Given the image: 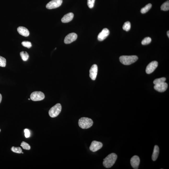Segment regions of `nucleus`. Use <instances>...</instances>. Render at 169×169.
I'll return each instance as SVG.
<instances>
[{
    "instance_id": "obj_1",
    "label": "nucleus",
    "mask_w": 169,
    "mask_h": 169,
    "mask_svg": "<svg viewBox=\"0 0 169 169\" xmlns=\"http://www.w3.org/2000/svg\"><path fill=\"white\" fill-rule=\"evenodd\" d=\"M117 157V155L115 153L109 154L103 159V164L104 167L107 168H111L116 162Z\"/></svg>"
},
{
    "instance_id": "obj_2",
    "label": "nucleus",
    "mask_w": 169,
    "mask_h": 169,
    "mask_svg": "<svg viewBox=\"0 0 169 169\" xmlns=\"http://www.w3.org/2000/svg\"><path fill=\"white\" fill-rule=\"evenodd\" d=\"M138 58L136 56H123L120 57L119 60L121 63L125 65H129L135 63Z\"/></svg>"
},
{
    "instance_id": "obj_3",
    "label": "nucleus",
    "mask_w": 169,
    "mask_h": 169,
    "mask_svg": "<svg viewBox=\"0 0 169 169\" xmlns=\"http://www.w3.org/2000/svg\"><path fill=\"white\" fill-rule=\"evenodd\" d=\"M93 124L92 120L89 118H81L79 120V126L82 129H89L92 126Z\"/></svg>"
},
{
    "instance_id": "obj_4",
    "label": "nucleus",
    "mask_w": 169,
    "mask_h": 169,
    "mask_svg": "<svg viewBox=\"0 0 169 169\" xmlns=\"http://www.w3.org/2000/svg\"><path fill=\"white\" fill-rule=\"evenodd\" d=\"M62 107L61 104L57 103L52 107L49 110V114L52 118L56 117L60 113Z\"/></svg>"
},
{
    "instance_id": "obj_5",
    "label": "nucleus",
    "mask_w": 169,
    "mask_h": 169,
    "mask_svg": "<svg viewBox=\"0 0 169 169\" xmlns=\"http://www.w3.org/2000/svg\"><path fill=\"white\" fill-rule=\"evenodd\" d=\"M45 97V95L42 92L39 91H34L31 94L30 96L31 99L34 101L43 100Z\"/></svg>"
},
{
    "instance_id": "obj_6",
    "label": "nucleus",
    "mask_w": 169,
    "mask_h": 169,
    "mask_svg": "<svg viewBox=\"0 0 169 169\" xmlns=\"http://www.w3.org/2000/svg\"><path fill=\"white\" fill-rule=\"evenodd\" d=\"M62 0H52L46 4L47 9H52L59 7L62 4Z\"/></svg>"
},
{
    "instance_id": "obj_7",
    "label": "nucleus",
    "mask_w": 169,
    "mask_h": 169,
    "mask_svg": "<svg viewBox=\"0 0 169 169\" xmlns=\"http://www.w3.org/2000/svg\"><path fill=\"white\" fill-rule=\"evenodd\" d=\"M102 146V144L101 142L94 141L90 147V149L92 152H95L101 149Z\"/></svg>"
},
{
    "instance_id": "obj_8",
    "label": "nucleus",
    "mask_w": 169,
    "mask_h": 169,
    "mask_svg": "<svg viewBox=\"0 0 169 169\" xmlns=\"http://www.w3.org/2000/svg\"><path fill=\"white\" fill-rule=\"evenodd\" d=\"M158 65V63L157 61H153L150 63L147 66L146 72L147 74H150L154 72Z\"/></svg>"
},
{
    "instance_id": "obj_9",
    "label": "nucleus",
    "mask_w": 169,
    "mask_h": 169,
    "mask_svg": "<svg viewBox=\"0 0 169 169\" xmlns=\"http://www.w3.org/2000/svg\"><path fill=\"white\" fill-rule=\"evenodd\" d=\"M77 34L74 33H71L66 36L64 39V43L69 44L75 41L77 39Z\"/></svg>"
},
{
    "instance_id": "obj_10",
    "label": "nucleus",
    "mask_w": 169,
    "mask_h": 169,
    "mask_svg": "<svg viewBox=\"0 0 169 169\" xmlns=\"http://www.w3.org/2000/svg\"><path fill=\"white\" fill-rule=\"evenodd\" d=\"M98 72V67L97 65L94 64L91 68L89 71L90 77L91 79L95 80L97 77Z\"/></svg>"
},
{
    "instance_id": "obj_11",
    "label": "nucleus",
    "mask_w": 169,
    "mask_h": 169,
    "mask_svg": "<svg viewBox=\"0 0 169 169\" xmlns=\"http://www.w3.org/2000/svg\"><path fill=\"white\" fill-rule=\"evenodd\" d=\"M110 34V31L107 28H104L98 35L97 39L99 41H102L106 38Z\"/></svg>"
},
{
    "instance_id": "obj_12",
    "label": "nucleus",
    "mask_w": 169,
    "mask_h": 169,
    "mask_svg": "<svg viewBox=\"0 0 169 169\" xmlns=\"http://www.w3.org/2000/svg\"><path fill=\"white\" fill-rule=\"evenodd\" d=\"M130 162L132 168L134 169H138L140 162V159L138 156L135 155L131 159Z\"/></svg>"
},
{
    "instance_id": "obj_13",
    "label": "nucleus",
    "mask_w": 169,
    "mask_h": 169,
    "mask_svg": "<svg viewBox=\"0 0 169 169\" xmlns=\"http://www.w3.org/2000/svg\"><path fill=\"white\" fill-rule=\"evenodd\" d=\"M168 88V84L166 83H164L160 84L155 85L154 89L159 92H164Z\"/></svg>"
},
{
    "instance_id": "obj_14",
    "label": "nucleus",
    "mask_w": 169,
    "mask_h": 169,
    "mask_svg": "<svg viewBox=\"0 0 169 169\" xmlns=\"http://www.w3.org/2000/svg\"><path fill=\"white\" fill-rule=\"evenodd\" d=\"M17 31L19 34L22 36L27 37L29 36L30 32L29 30L26 27L23 26H20L17 28Z\"/></svg>"
},
{
    "instance_id": "obj_15",
    "label": "nucleus",
    "mask_w": 169,
    "mask_h": 169,
    "mask_svg": "<svg viewBox=\"0 0 169 169\" xmlns=\"http://www.w3.org/2000/svg\"><path fill=\"white\" fill-rule=\"evenodd\" d=\"M74 17V14L72 13L66 14L61 19V21L62 22L67 23L72 21Z\"/></svg>"
},
{
    "instance_id": "obj_16",
    "label": "nucleus",
    "mask_w": 169,
    "mask_h": 169,
    "mask_svg": "<svg viewBox=\"0 0 169 169\" xmlns=\"http://www.w3.org/2000/svg\"><path fill=\"white\" fill-rule=\"evenodd\" d=\"M159 149L158 146L155 145L154 147V151L152 155V159L153 161H155L158 157Z\"/></svg>"
},
{
    "instance_id": "obj_17",
    "label": "nucleus",
    "mask_w": 169,
    "mask_h": 169,
    "mask_svg": "<svg viewBox=\"0 0 169 169\" xmlns=\"http://www.w3.org/2000/svg\"><path fill=\"white\" fill-rule=\"evenodd\" d=\"M20 55L23 61H27L29 59V55L26 52L23 51L20 52Z\"/></svg>"
},
{
    "instance_id": "obj_18",
    "label": "nucleus",
    "mask_w": 169,
    "mask_h": 169,
    "mask_svg": "<svg viewBox=\"0 0 169 169\" xmlns=\"http://www.w3.org/2000/svg\"><path fill=\"white\" fill-rule=\"evenodd\" d=\"M151 7H152V5L151 4H147L141 10V12L142 14L146 13L151 9Z\"/></svg>"
},
{
    "instance_id": "obj_19",
    "label": "nucleus",
    "mask_w": 169,
    "mask_h": 169,
    "mask_svg": "<svg viewBox=\"0 0 169 169\" xmlns=\"http://www.w3.org/2000/svg\"><path fill=\"white\" fill-rule=\"evenodd\" d=\"M166 78L165 77L156 79L154 81V83L155 85L160 84L162 83H165Z\"/></svg>"
},
{
    "instance_id": "obj_20",
    "label": "nucleus",
    "mask_w": 169,
    "mask_h": 169,
    "mask_svg": "<svg viewBox=\"0 0 169 169\" xmlns=\"http://www.w3.org/2000/svg\"><path fill=\"white\" fill-rule=\"evenodd\" d=\"M161 9L162 10L166 11L169 10V1L166 2L162 4L161 7Z\"/></svg>"
},
{
    "instance_id": "obj_21",
    "label": "nucleus",
    "mask_w": 169,
    "mask_h": 169,
    "mask_svg": "<svg viewBox=\"0 0 169 169\" xmlns=\"http://www.w3.org/2000/svg\"><path fill=\"white\" fill-rule=\"evenodd\" d=\"M131 23L129 21H127L125 23L123 26V29L126 31H128L131 29Z\"/></svg>"
},
{
    "instance_id": "obj_22",
    "label": "nucleus",
    "mask_w": 169,
    "mask_h": 169,
    "mask_svg": "<svg viewBox=\"0 0 169 169\" xmlns=\"http://www.w3.org/2000/svg\"><path fill=\"white\" fill-rule=\"evenodd\" d=\"M151 39L149 37H147L145 38L144 39L142 40V44L143 45H148L151 42Z\"/></svg>"
},
{
    "instance_id": "obj_23",
    "label": "nucleus",
    "mask_w": 169,
    "mask_h": 169,
    "mask_svg": "<svg viewBox=\"0 0 169 169\" xmlns=\"http://www.w3.org/2000/svg\"><path fill=\"white\" fill-rule=\"evenodd\" d=\"M11 150L13 152L18 153V154H21L22 152V150L21 148L19 147H12L11 148Z\"/></svg>"
},
{
    "instance_id": "obj_24",
    "label": "nucleus",
    "mask_w": 169,
    "mask_h": 169,
    "mask_svg": "<svg viewBox=\"0 0 169 169\" xmlns=\"http://www.w3.org/2000/svg\"><path fill=\"white\" fill-rule=\"evenodd\" d=\"M6 60L4 57L0 56V67H5L6 66Z\"/></svg>"
},
{
    "instance_id": "obj_25",
    "label": "nucleus",
    "mask_w": 169,
    "mask_h": 169,
    "mask_svg": "<svg viewBox=\"0 0 169 169\" xmlns=\"http://www.w3.org/2000/svg\"><path fill=\"white\" fill-rule=\"evenodd\" d=\"M20 146L24 149L29 150L31 149V147L30 145L25 142H22Z\"/></svg>"
},
{
    "instance_id": "obj_26",
    "label": "nucleus",
    "mask_w": 169,
    "mask_h": 169,
    "mask_svg": "<svg viewBox=\"0 0 169 169\" xmlns=\"http://www.w3.org/2000/svg\"><path fill=\"white\" fill-rule=\"evenodd\" d=\"M21 44L23 46L27 47L28 48H30L32 46L31 43L28 41H23L22 42Z\"/></svg>"
},
{
    "instance_id": "obj_27",
    "label": "nucleus",
    "mask_w": 169,
    "mask_h": 169,
    "mask_svg": "<svg viewBox=\"0 0 169 169\" xmlns=\"http://www.w3.org/2000/svg\"><path fill=\"white\" fill-rule=\"evenodd\" d=\"M95 0H88V5L90 8L92 9L94 7Z\"/></svg>"
},
{
    "instance_id": "obj_28",
    "label": "nucleus",
    "mask_w": 169,
    "mask_h": 169,
    "mask_svg": "<svg viewBox=\"0 0 169 169\" xmlns=\"http://www.w3.org/2000/svg\"><path fill=\"white\" fill-rule=\"evenodd\" d=\"M25 135V136L26 138H28L29 137L30 135V131L28 129H25L24 130Z\"/></svg>"
},
{
    "instance_id": "obj_29",
    "label": "nucleus",
    "mask_w": 169,
    "mask_h": 169,
    "mask_svg": "<svg viewBox=\"0 0 169 169\" xmlns=\"http://www.w3.org/2000/svg\"><path fill=\"white\" fill-rule=\"evenodd\" d=\"M2 99V96L1 94H0V103L1 102Z\"/></svg>"
},
{
    "instance_id": "obj_30",
    "label": "nucleus",
    "mask_w": 169,
    "mask_h": 169,
    "mask_svg": "<svg viewBox=\"0 0 169 169\" xmlns=\"http://www.w3.org/2000/svg\"><path fill=\"white\" fill-rule=\"evenodd\" d=\"M167 36H168V37L169 38V31H167Z\"/></svg>"
},
{
    "instance_id": "obj_31",
    "label": "nucleus",
    "mask_w": 169,
    "mask_h": 169,
    "mask_svg": "<svg viewBox=\"0 0 169 169\" xmlns=\"http://www.w3.org/2000/svg\"><path fill=\"white\" fill-rule=\"evenodd\" d=\"M28 99V100H30V99Z\"/></svg>"
},
{
    "instance_id": "obj_32",
    "label": "nucleus",
    "mask_w": 169,
    "mask_h": 169,
    "mask_svg": "<svg viewBox=\"0 0 169 169\" xmlns=\"http://www.w3.org/2000/svg\"><path fill=\"white\" fill-rule=\"evenodd\" d=\"M22 154H24V153H23V152H22Z\"/></svg>"
},
{
    "instance_id": "obj_33",
    "label": "nucleus",
    "mask_w": 169,
    "mask_h": 169,
    "mask_svg": "<svg viewBox=\"0 0 169 169\" xmlns=\"http://www.w3.org/2000/svg\"><path fill=\"white\" fill-rule=\"evenodd\" d=\"M1 129H0V132H1Z\"/></svg>"
}]
</instances>
